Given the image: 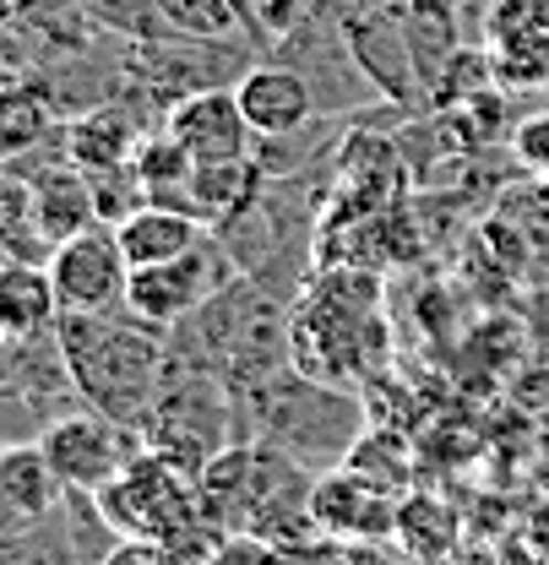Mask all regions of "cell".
Returning a JSON list of instances; mask_svg holds the SVG:
<instances>
[{
    "label": "cell",
    "mask_w": 549,
    "mask_h": 565,
    "mask_svg": "<svg viewBox=\"0 0 549 565\" xmlns=\"http://www.w3.org/2000/svg\"><path fill=\"white\" fill-rule=\"evenodd\" d=\"M545 565H549V561H545Z\"/></svg>",
    "instance_id": "obj_24"
},
{
    "label": "cell",
    "mask_w": 549,
    "mask_h": 565,
    "mask_svg": "<svg viewBox=\"0 0 549 565\" xmlns=\"http://www.w3.org/2000/svg\"><path fill=\"white\" fill-rule=\"evenodd\" d=\"M163 131L180 141L197 163H240L256 158V131L240 109L234 87H207L163 109Z\"/></svg>",
    "instance_id": "obj_9"
},
{
    "label": "cell",
    "mask_w": 549,
    "mask_h": 565,
    "mask_svg": "<svg viewBox=\"0 0 549 565\" xmlns=\"http://www.w3.org/2000/svg\"><path fill=\"white\" fill-rule=\"evenodd\" d=\"M288 353L294 370L353 386L381 370L387 359V327H381V288L365 267H332L310 282L288 316Z\"/></svg>",
    "instance_id": "obj_2"
},
{
    "label": "cell",
    "mask_w": 549,
    "mask_h": 565,
    "mask_svg": "<svg viewBox=\"0 0 549 565\" xmlns=\"http://www.w3.org/2000/svg\"><path fill=\"white\" fill-rule=\"evenodd\" d=\"M104 565H186V561L169 544H158V539H120V550Z\"/></svg>",
    "instance_id": "obj_21"
},
{
    "label": "cell",
    "mask_w": 549,
    "mask_h": 565,
    "mask_svg": "<svg viewBox=\"0 0 549 565\" xmlns=\"http://www.w3.org/2000/svg\"><path fill=\"white\" fill-rule=\"evenodd\" d=\"M169 327H152L131 310L115 316H61V349L76 375V392L87 408L109 414L120 424H147L175 353L163 343Z\"/></svg>",
    "instance_id": "obj_1"
},
{
    "label": "cell",
    "mask_w": 549,
    "mask_h": 565,
    "mask_svg": "<svg viewBox=\"0 0 549 565\" xmlns=\"http://www.w3.org/2000/svg\"><path fill=\"white\" fill-rule=\"evenodd\" d=\"M240 414H251L256 424V440H267L277 451H288L294 462H305L310 473H332L344 468L348 451L359 446V435L370 429L365 424V403L332 386V381H316L305 370H277L262 386L240 392Z\"/></svg>",
    "instance_id": "obj_3"
},
{
    "label": "cell",
    "mask_w": 549,
    "mask_h": 565,
    "mask_svg": "<svg viewBox=\"0 0 549 565\" xmlns=\"http://www.w3.org/2000/svg\"><path fill=\"white\" fill-rule=\"evenodd\" d=\"M338 22H344L353 61L365 66V76L376 82L381 98H409L413 87H424L419 66H413V50H409V33H403L398 6H344Z\"/></svg>",
    "instance_id": "obj_11"
},
{
    "label": "cell",
    "mask_w": 549,
    "mask_h": 565,
    "mask_svg": "<svg viewBox=\"0 0 549 565\" xmlns=\"http://www.w3.org/2000/svg\"><path fill=\"white\" fill-rule=\"evenodd\" d=\"M6 6H11V17L22 22V17H39V11H50L55 0H6Z\"/></svg>",
    "instance_id": "obj_23"
},
{
    "label": "cell",
    "mask_w": 549,
    "mask_h": 565,
    "mask_svg": "<svg viewBox=\"0 0 549 565\" xmlns=\"http://www.w3.org/2000/svg\"><path fill=\"white\" fill-rule=\"evenodd\" d=\"M50 327H61V294H55L50 267L6 262V273H0V332L28 338V332H50Z\"/></svg>",
    "instance_id": "obj_16"
},
{
    "label": "cell",
    "mask_w": 549,
    "mask_h": 565,
    "mask_svg": "<svg viewBox=\"0 0 549 565\" xmlns=\"http://www.w3.org/2000/svg\"><path fill=\"white\" fill-rule=\"evenodd\" d=\"M0 565H93V561H87L82 544L71 539L66 511H50V516H39V522L6 527Z\"/></svg>",
    "instance_id": "obj_18"
},
{
    "label": "cell",
    "mask_w": 549,
    "mask_h": 565,
    "mask_svg": "<svg viewBox=\"0 0 549 565\" xmlns=\"http://www.w3.org/2000/svg\"><path fill=\"white\" fill-rule=\"evenodd\" d=\"M457 511H446L441 500L430 494H403V511H398V550L409 555L413 565H446L457 555Z\"/></svg>",
    "instance_id": "obj_17"
},
{
    "label": "cell",
    "mask_w": 549,
    "mask_h": 565,
    "mask_svg": "<svg viewBox=\"0 0 549 565\" xmlns=\"http://www.w3.org/2000/svg\"><path fill=\"white\" fill-rule=\"evenodd\" d=\"M344 468L348 473H359V479H370L376 490H387V494H409L413 490L409 440H403L398 429H381V424H370V429L359 435V446L348 451Z\"/></svg>",
    "instance_id": "obj_19"
},
{
    "label": "cell",
    "mask_w": 549,
    "mask_h": 565,
    "mask_svg": "<svg viewBox=\"0 0 549 565\" xmlns=\"http://www.w3.org/2000/svg\"><path fill=\"white\" fill-rule=\"evenodd\" d=\"M141 435H147V451H158L180 473L202 479L207 462L240 440V392L212 370L175 364Z\"/></svg>",
    "instance_id": "obj_4"
},
{
    "label": "cell",
    "mask_w": 549,
    "mask_h": 565,
    "mask_svg": "<svg viewBox=\"0 0 549 565\" xmlns=\"http://www.w3.org/2000/svg\"><path fill=\"white\" fill-rule=\"evenodd\" d=\"M61 141H66L71 163L93 180V174H109V169L137 163L147 131H141L137 109H126V104L115 98V104H98V109H87V115H71L66 126H61Z\"/></svg>",
    "instance_id": "obj_13"
},
{
    "label": "cell",
    "mask_w": 549,
    "mask_h": 565,
    "mask_svg": "<svg viewBox=\"0 0 549 565\" xmlns=\"http://www.w3.org/2000/svg\"><path fill=\"white\" fill-rule=\"evenodd\" d=\"M484 50L495 66V87L506 93L549 87V0H489Z\"/></svg>",
    "instance_id": "obj_8"
},
{
    "label": "cell",
    "mask_w": 549,
    "mask_h": 565,
    "mask_svg": "<svg viewBox=\"0 0 549 565\" xmlns=\"http://www.w3.org/2000/svg\"><path fill=\"white\" fill-rule=\"evenodd\" d=\"M398 511H403V494L376 490L370 479L332 468L316 479L310 494V516H316V533L327 539H359V544H387L398 539Z\"/></svg>",
    "instance_id": "obj_10"
},
{
    "label": "cell",
    "mask_w": 549,
    "mask_h": 565,
    "mask_svg": "<svg viewBox=\"0 0 549 565\" xmlns=\"http://www.w3.org/2000/svg\"><path fill=\"white\" fill-rule=\"evenodd\" d=\"M511 152H517V163H522L534 180H549V109L534 115V120H517Z\"/></svg>",
    "instance_id": "obj_20"
},
{
    "label": "cell",
    "mask_w": 549,
    "mask_h": 565,
    "mask_svg": "<svg viewBox=\"0 0 549 565\" xmlns=\"http://www.w3.org/2000/svg\"><path fill=\"white\" fill-rule=\"evenodd\" d=\"M39 446H44V457L61 473L66 490L98 494L147 451V435H141L137 424H120V419H109V414H98V408H76V414L50 424L39 435Z\"/></svg>",
    "instance_id": "obj_5"
},
{
    "label": "cell",
    "mask_w": 549,
    "mask_h": 565,
    "mask_svg": "<svg viewBox=\"0 0 549 565\" xmlns=\"http://www.w3.org/2000/svg\"><path fill=\"white\" fill-rule=\"evenodd\" d=\"M115 234H120V250H126L131 273H141V267H158V262H175V256L197 250L207 239V223L191 217L186 207H169V202H141L131 217L115 223Z\"/></svg>",
    "instance_id": "obj_15"
},
{
    "label": "cell",
    "mask_w": 549,
    "mask_h": 565,
    "mask_svg": "<svg viewBox=\"0 0 549 565\" xmlns=\"http://www.w3.org/2000/svg\"><path fill=\"white\" fill-rule=\"evenodd\" d=\"M234 93H240V109H245L256 141L294 137V131H305V126L321 115L316 87L305 82V71H294L288 61H267V66L240 71Z\"/></svg>",
    "instance_id": "obj_12"
},
{
    "label": "cell",
    "mask_w": 549,
    "mask_h": 565,
    "mask_svg": "<svg viewBox=\"0 0 549 565\" xmlns=\"http://www.w3.org/2000/svg\"><path fill=\"white\" fill-rule=\"evenodd\" d=\"M522 332H528V349L549 353V282H539L522 299Z\"/></svg>",
    "instance_id": "obj_22"
},
{
    "label": "cell",
    "mask_w": 549,
    "mask_h": 565,
    "mask_svg": "<svg viewBox=\"0 0 549 565\" xmlns=\"http://www.w3.org/2000/svg\"><path fill=\"white\" fill-rule=\"evenodd\" d=\"M234 278H240V262L229 256V245H223L218 234H207L197 250L131 273L126 310L141 316V321H152V327H180V321H191L202 305H212Z\"/></svg>",
    "instance_id": "obj_6"
},
{
    "label": "cell",
    "mask_w": 549,
    "mask_h": 565,
    "mask_svg": "<svg viewBox=\"0 0 549 565\" xmlns=\"http://www.w3.org/2000/svg\"><path fill=\"white\" fill-rule=\"evenodd\" d=\"M61 500H66V484L50 468L39 440H17L0 451V522L6 527L39 522V516L61 511Z\"/></svg>",
    "instance_id": "obj_14"
},
{
    "label": "cell",
    "mask_w": 549,
    "mask_h": 565,
    "mask_svg": "<svg viewBox=\"0 0 549 565\" xmlns=\"http://www.w3.org/2000/svg\"><path fill=\"white\" fill-rule=\"evenodd\" d=\"M50 278L61 294V316H115L131 299V262L120 250L115 223H93L55 245Z\"/></svg>",
    "instance_id": "obj_7"
}]
</instances>
